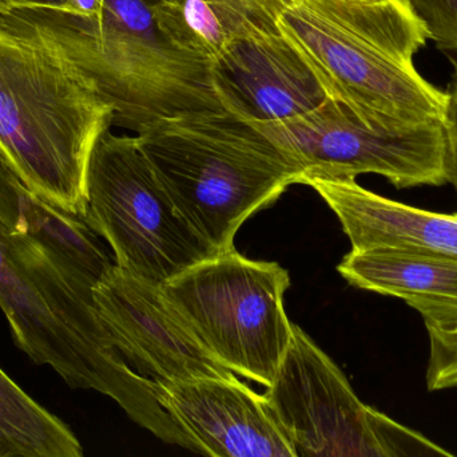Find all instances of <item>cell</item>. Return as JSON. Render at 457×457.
<instances>
[{
    "mask_svg": "<svg viewBox=\"0 0 457 457\" xmlns=\"http://www.w3.org/2000/svg\"><path fill=\"white\" fill-rule=\"evenodd\" d=\"M114 109L47 7L0 0V158L46 203L85 216L88 161Z\"/></svg>",
    "mask_w": 457,
    "mask_h": 457,
    "instance_id": "6da1fadb",
    "label": "cell"
},
{
    "mask_svg": "<svg viewBox=\"0 0 457 457\" xmlns=\"http://www.w3.org/2000/svg\"><path fill=\"white\" fill-rule=\"evenodd\" d=\"M93 279L45 244L0 219V309L13 343L37 365H47L72 389L114 400L147 431L166 412L153 380L120 353L96 305Z\"/></svg>",
    "mask_w": 457,
    "mask_h": 457,
    "instance_id": "7a4b0ae2",
    "label": "cell"
},
{
    "mask_svg": "<svg viewBox=\"0 0 457 457\" xmlns=\"http://www.w3.org/2000/svg\"><path fill=\"white\" fill-rule=\"evenodd\" d=\"M277 26L327 98L365 123L445 120L447 93L413 64L429 38L407 0H295Z\"/></svg>",
    "mask_w": 457,
    "mask_h": 457,
    "instance_id": "3957f363",
    "label": "cell"
},
{
    "mask_svg": "<svg viewBox=\"0 0 457 457\" xmlns=\"http://www.w3.org/2000/svg\"><path fill=\"white\" fill-rule=\"evenodd\" d=\"M136 137L177 208L220 254L250 216L303 184V168L228 110L163 118Z\"/></svg>",
    "mask_w": 457,
    "mask_h": 457,
    "instance_id": "277c9868",
    "label": "cell"
},
{
    "mask_svg": "<svg viewBox=\"0 0 457 457\" xmlns=\"http://www.w3.org/2000/svg\"><path fill=\"white\" fill-rule=\"evenodd\" d=\"M155 0H104L98 16L47 7L70 55L114 109L112 125L138 133L163 118L221 110L213 62L179 51L155 23Z\"/></svg>",
    "mask_w": 457,
    "mask_h": 457,
    "instance_id": "5b68a950",
    "label": "cell"
},
{
    "mask_svg": "<svg viewBox=\"0 0 457 457\" xmlns=\"http://www.w3.org/2000/svg\"><path fill=\"white\" fill-rule=\"evenodd\" d=\"M289 273L276 262L222 252L162 284L201 345L228 370L271 385L293 338Z\"/></svg>",
    "mask_w": 457,
    "mask_h": 457,
    "instance_id": "8992f818",
    "label": "cell"
},
{
    "mask_svg": "<svg viewBox=\"0 0 457 457\" xmlns=\"http://www.w3.org/2000/svg\"><path fill=\"white\" fill-rule=\"evenodd\" d=\"M87 224L109 243L115 265L165 284L220 252L181 214L155 174L137 137L110 129L88 161Z\"/></svg>",
    "mask_w": 457,
    "mask_h": 457,
    "instance_id": "52a82bcc",
    "label": "cell"
},
{
    "mask_svg": "<svg viewBox=\"0 0 457 457\" xmlns=\"http://www.w3.org/2000/svg\"><path fill=\"white\" fill-rule=\"evenodd\" d=\"M263 396L295 457L453 456L364 404L340 368L297 325Z\"/></svg>",
    "mask_w": 457,
    "mask_h": 457,
    "instance_id": "ba28073f",
    "label": "cell"
},
{
    "mask_svg": "<svg viewBox=\"0 0 457 457\" xmlns=\"http://www.w3.org/2000/svg\"><path fill=\"white\" fill-rule=\"evenodd\" d=\"M303 168V179L380 174L397 190L447 184L443 121L370 125L333 99L287 120L250 123Z\"/></svg>",
    "mask_w": 457,
    "mask_h": 457,
    "instance_id": "9c48e42d",
    "label": "cell"
},
{
    "mask_svg": "<svg viewBox=\"0 0 457 457\" xmlns=\"http://www.w3.org/2000/svg\"><path fill=\"white\" fill-rule=\"evenodd\" d=\"M93 297L115 346L139 375L155 383L233 375L201 345L161 284L114 265Z\"/></svg>",
    "mask_w": 457,
    "mask_h": 457,
    "instance_id": "30bf717a",
    "label": "cell"
},
{
    "mask_svg": "<svg viewBox=\"0 0 457 457\" xmlns=\"http://www.w3.org/2000/svg\"><path fill=\"white\" fill-rule=\"evenodd\" d=\"M154 394L195 453L216 457H295L263 394L236 377L155 383Z\"/></svg>",
    "mask_w": 457,
    "mask_h": 457,
    "instance_id": "8fae6325",
    "label": "cell"
},
{
    "mask_svg": "<svg viewBox=\"0 0 457 457\" xmlns=\"http://www.w3.org/2000/svg\"><path fill=\"white\" fill-rule=\"evenodd\" d=\"M212 75L224 109L249 123L297 117L327 99L281 32L234 37L212 64Z\"/></svg>",
    "mask_w": 457,
    "mask_h": 457,
    "instance_id": "7c38bea8",
    "label": "cell"
},
{
    "mask_svg": "<svg viewBox=\"0 0 457 457\" xmlns=\"http://www.w3.org/2000/svg\"><path fill=\"white\" fill-rule=\"evenodd\" d=\"M303 184L316 190L337 215L352 250L402 247L457 259V212L439 214L391 200L354 179L312 177Z\"/></svg>",
    "mask_w": 457,
    "mask_h": 457,
    "instance_id": "4fadbf2b",
    "label": "cell"
},
{
    "mask_svg": "<svg viewBox=\"0 0 457 457\" xmlns=\"http://www.w3.org/2000/svg\"><path fill=\"white\" fill-rule=\"evenodd\" d=\"M357 289L407 300L457 298V259L424 250L373 247L352 250L337 266Z\"/></svg>",
    "mask_w": 457,
    "mask_h": 457,
    "instance_id": "5bb4252c",
    "label": "cell"
},
{
    "mask_svg": "<svg viewBox=\"0 0 457 457\" xmlns=\"http://www.w3.org/2000/svg\"><path fill=\"white\" fill-rule=\"evenodd\" d=\"M82 456L71 429L0 369V457Z\"/></svg>",
    "mask_w": 457,
    "mask_h": 457,
    "instance_id": "9a60e30c",
    "label": "cell"
},
{
    "mask_svg": "<svg viewBox=\"0 0 457 457\" xmlns=\"http://www.w3.org/2000/svg\"><path fill=\"white\" fill-rule=\"evenodd\" d=\"M153 13L168 42L209 62L217 61L233 39L208 0H155Z\"/></svg>",
    "mask_w": 457,
    "mask_h": 457,
    "instance_id": "2e32d148",
    "label": "cell"
},
{
    "mask_svg": "<svg viewBox=\"0 0 457 457\" xmlns=\"http://www.w3.org/2000/svg\"><path fill=\"white\" fill-rule=\"evenodd\" d=\"M404 302L420 314L428 333L427 388L457 389V298H412Z\"/></svg>",
    "mask_w": 457,
    "mask_h": 457,
    "instance_id": "e0dca14e",
    "label": "cell"
},
{
    "mask_svg": "<svg viewBox=\"0 0 457 457\" xmlns=\"http://www.w3.org/2000/svg\"><path fill=\"white\" fill-rule=\"evenodd\" d=\"M224 23L231 37L279 32L281 13L295 0H208Z\"/></svg>",
    "mask_w": 457,
    "mask_h": 457,
    "instance_id": "ac0fdd59",
    "label": "cell"
},
{
    "mask_svg": "<svg viewBox=\"0 0 457 457\" xmlns=\"http://www.w3.org/2000/svg\"><path fill=\"white\" fill-rule=\"evenodd\" d=\"M440 50L457 53V0H407Z\"/></svg>",
    "mask_w": 457,
    "mask_h": 457,
    "instance_id": "d6986e66",
    "label": "cell"
},
{
    "mask_svg": "<svg viewBox=\"0 0 457 457\" xmlns=\"http://www.w3.org/2000/svg\"><path fill=\"white\" fill-rule=\"evenodd\" d=\"M453 64V77L447 93L445 107V169L447 182L453 184L457 193V58H451Z\"/></svg>",
    "mask_w": 457,
    "mask_h": 457,
    "instance_id": "ffe728a7",
    "label": "cell"
},
{
    "mask_svg": "<svg viewBox=\"0 0 457 457\" xmlns=\"http://www.w3.org/2000/svg\"><path fill=\"white\" fill-rule=\"evenodd\" d=\"M70 10L79 15L98 16L104 7V0H69Z\"/></svg>",
    "mask_w": 457,
    "mask_h": 457,
    "instance_id": "44dd1931",
    "label": "cell"
},
{
    "mask_svg": "<svg viewBox=\"0 0 457 457\" xmlns=\"http://www.w3.org/2000/svg\"><path fill=\"white\" fill-rule=\"evenodd\" d=\"M3 2L11 3V4L42 5V7H54L62 8V10H70L69 0H3Z\"/></svg>",
    "mask_w": 457,
    "mask_h": 457,
    "instance_id": "7402d4cb",
    "label": "cell"
},
{
    "mask_svg": "<svg viewBox=\"0 0 457 457\" xmlns=\"http://www.w3.org/2000/svg\"><path fill=\"white\" fill-rule=\"evenodd\" d=\"M361 2H373V0H361Z\"/></svg>",
    "mask_w": 457,
    "mask_h": 457,
    "instance_id": "603a6c76",
    "label": "cell"
}]
</instances>
